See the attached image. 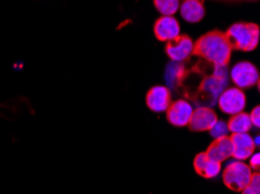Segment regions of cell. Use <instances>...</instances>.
Listing matches in <instances>:
<instances>
[{
	"label": "cell",
	"instance_id": "16",
	"mask_svg": "<svg viewBox=\"0 0 260 194\" xmlns=\"http://www.w3.org/2000/svg\"><path fill=\"white\" fill-rule=\"evenodd\" d=\"M226 126L229 132H231L232 134H244L249 132L252 127V124L249 114L240 112L238 114L232 115Z\"/></svg>",
	"mask_w": 260,
	"mask_h": 194
},
{
	"label": "cell",
	"instance_id": "4",
	"mask_svg": "<svg viewBox=\"0 0 260 194\" xmlns=\"http://www.w3.org/2000/svg\"><path fill=\"white\" fill-rule=\"evenodd\" d=\"M218 106L222 112L235 115L243 112L245 108L246 97L240 89L230 88L219 94Z\"/></svg>",
	"mask_w": 260,
	"mask_h": 194
},
{
	"label": "cell",
	"instance_id": "13",
	"mask_svg": "<svg viewBox=\"0 0 260 194\" xmlns=\"http://www.w3.org/2000/svg\"><path fill=\"white\" fill-rule=\"evenodd\" d=\"M231 142L234 145V156L238 161H245L247 158L253 155L254 151V143L253 138L249 134H232Z\"/></svg>",
	"mask_w": 260,
	"mask_h": 194
},
{
	"label": "cell",
	"instance_id": "12",
	"mask_svg": "<svg viewBox=\"0 0 260 194\" xmlns=\"http://www.w3.org/2000/svg\"><path fill=\"white\" fill-rule=\"evenodd\" d=\"M232 153H234V145H232L231 138L229 136H224L215 138V141L208 148L206 155L211 161L222 163L231 157Z\"/></svg>",
	"mask_w": 260,
	"mask_h": 194
},
{
	"label": "cell",
	"instance_id": "11",
	"mask_svg": "<svg viewBox=\"0 0 260 194\" xmlns=\"http://www.w3.org/2000/svg\"><path fill=\"white\" fill-rule=\"evenodd\" d=\"M171 92L165 86H153L146 94V105L155 113L167 110L171 105Z\"/></svg>",
	"mask_w": 260,
	"mask_h": 194
},
{
	"label": "cell",
	"instance_id": "8",
	"mask_svg": "<svg viewBox=\"0 0 260 194\" xmlns=\"http://www.w3.org/2000/svg\"><path fill=\"white\" fill-rule=\"evenodd\" d=\"M192 107L186 100H176L168 106L167 120L175 127L188 126L192 114Z\"/></svg>",
	"mask_w": 260,
	"mask_h": 194
},
{
	"label": "cell",
	"instance_id": "5",
	"mask_svg": "<svg viewBox=\"0 0 260 194\" xmlns=\"http://www.w3.org/2000/svg\"><path fill=\"white\" fill-rule=\"evenodd\" d=\"M231 81L238 89H249L259 82V72L252 63L239 62L231 70Z\"/></svg>",
	"mask_w": 260,
	"mask_h": 194
},
{
	"label": "cell",
	"instance_id": "1",
	"mask_svg": "<svg viewBox=\"0 0 260 194\" xmlns=\"http://www.w3.org/2000/svg\"><path fill=\"white\" fill-rule=\"evenodd\" d=\"M231 51L225 33L216 29L202 35L194 43L191 55L203 58L212 65L228 66L231 58Z\"/></svg>",
	"mask_w": 260,
	"mask_h": 194
},
{
	"label": "cell",
	"instance_id": "22",
	"mask_svg": "<svg viewBox=\"0 0 260 194\" xmlns=\"http://www.w3.org/2000/svg\"><path fill=\"white\" fill-rule=\"evenodd\" d=\"M253 143H254V145H259V136H257V137H255V140L253 141Z\"/></svg>",
	"mask_w": 260,
	"mask_h": 194
},
{
	"label": "cell",
	"instance_id": "23",
	"mask_svg": "<svg viewBox=\"0 0 260 194\" xmlns=\"http://www.w3.org/2000/svg\"><path fill=\"white\" fill-rule=\"evenodd\" d=\"M202 2H203V0H202Z\"/></svg>",
	"mask_w": 260,
	"mask_h": 194
},
{
	"label": "cell",
	"instance_id": "20",
	"mask_svg": "<svg viewBox=\"0 0 260 194\" xmlns=\"http://www.w3.org/2000/svg\"><path fill=\"white\" fill-rule=\"evenodd\" d=\"M249 115H250L252 126L259 127L260 126V107L259 106L254 107L253 110H252L251 114H249Z\"/></svg>",
	"mask_w": 260,
	"mask_h": 194
},
{
	"label": "cell",
	"instance_id": "15",
	"mask_svg": "<svg viewBox=\"0 0 260 194\" xmlns=\"http://www.w3.org/2000/svg\"><path fill=\"white\" fill-rule=\"evenodd\" d=\"M194 168L195 171L199 173L200 176L208 179L215 178L220 171V163L218 162H214L209 158L206 152H201L194 160Z\"/></svg>",
	"mask_w": 260,
	"mask_h": 194
},
{
	"label": "cell",
	"instance_id": "2",
	"mask_svg": "<svg viewBox=\"0 0 260 194\" xmlns=\"http://www.w3.org/2000/svg\"><path fill=\"white\" fill-rule=\"evenodd\" d=\"M260 28L253 22L234 23L225 31L231 49L239 51H253L259 42Z\"/></svg>",
	"mask_w": 260,
	"mask_h": 194
},
{
	"label": "cell",
	"instance_id": "18",
	"mask_svg": "<svg viewBox=\"0 0 260 194\" xmlns=\"http://www.w3.org/2000/svg\"><path fill=\"white\" fill-rule=\"evenodd\" d=\"M242 192L243 194H260V176L258 172L252 173L249 184Z\"/></svg>",
	"mask_w": 260,
	"mask_h": 194
},
{
	"label": "cell",
	"instance_id": "10",
	"mask_svg": "<svg viewBox=\"0 0 260 194\" xmlns=\"http://www.w3.org/2000/svg\"><path fill=\"white\" fill-rule=\"evenodd\" d=\"M180 23L174 17L162 15L154 23V35L161 42H168L180 35Z\"/></svg>",
	"mask_w": 260,
	"mask_h": 194
},
{
	"label": "cell",
	"instance_id": "3",
	"mask_svg": "<svg viewBox=\"0 0 260 194\" xmlns=\"http://www.w3.org/2000/svg\"><path fill=\"white\" fill-rule=\"evenodd\" d=\"M252 171L249 165L243 162H232L226 166L223 172V180L226 187L231 191L242 192L245 186L249 184Z\"/></svg>",
	"mask_w": 260,
	"mask_h": 194
},
{
	"label": "cell",
	"instance_id": "9",
	"mask_svg": "<svg viewBox=\"0 0 260 194\" xmlns=\"http://www.w3.org/2000/svg\"><path fill=\"white\" fill-rule=\"evenodd\" d=\"M217 122V115L209 107H199L192 110L189 120V129L192 132H207Z\"/></svg>",
	"mask_w": 260,
	"mask_h": 194
},
{
	"label": "cell",
	"instance_id": "19",
	"mask_svg": "<svg viewBox=\"0 0 260 194\" xmlns=\"http://www.w3.org/2000/svg\"><path fill=\"white\" fill-rule=\"evenodd\" d=\"M209 130H210L211 136L215 138H219V137H224V136L229 135V129H228V126L224 124V122L218 121V120Z\"/></svg>",
	"mask_w": 260,
	"mask_h": 194
},
{
	"label": "cell",
	"instance_id": "17",
	"mask_svg": "<svg viewBox=\"0 0 260 194\" xmlns=\"http://www.w3.org/2000/svg\"><path fill=\"white\" fill-rule=\"evenodd\" d=\"M153 4L161 14L173 17V14H175L179 10L180 0H153Z\"/></svg>",
	"mask_w": 260,
	"mask_h": 194
},
{
	"label": "cell",
	"instance_id": "14",
	"mask_svg": "<svg viewBox=\"0 0 260 194\" xmlns=\"http://www.w3.org/2000/svg\"><path fill=\"white\" fill-rule=\"evenodd\" d=\"M180 13L187 22L196 23L206 15L202 0H183L180 6Z\"/></svg>",
	"mask_w": 260,
	"mask_h": 194
},
{
	"label": "cell",
	"instance_id": "7",
	"mask_svg": "<svg viewBox=\"0 0 260 194\" xmlns=\"http://www.w3.org/2000/svg\"><path fill=\"white\" fill-rule=\"evenodd\" d=\"M228 77L218 76L216 73L207 76L199 86V96L203 98L201 101H207L210 99V105L214 104V101L228 86Z\"/></svg>",
	"mask_w": 260,
	"mask_h": 194
},
{
	"label": "cell",
	"instance_id": "6",
	"mask_svg": "<svg viewBox=\"0 0 260 194\" xmlns=\"http://www.w3.org/2000/svg\"><path fill=\"white\" fill-rule=\"evenodd\" d=\"M194 42L190 36L186 34H180L179 36L171 40L166 45V54L173 62H183L189 58L192 53Z\"/></svg>",
	"mask_w": 260,
	"mask_h": 194
},
{
	"label": "cell",
	"instance_id": "21",
	"mask_svg": "<svg viewBox=\"0 0 260 194\" xmlns=\"http://www.w3.org/2000/svg\"><path fill=\"white\" fill-rule=\"evenodd\" d=\"M259 166H260V155L259 153H254V155L251 157L250 168L255 170V171H259Z\"/></svg>",
	"mask_w": 260,
	"mask_h": 194
}]
</instances>
